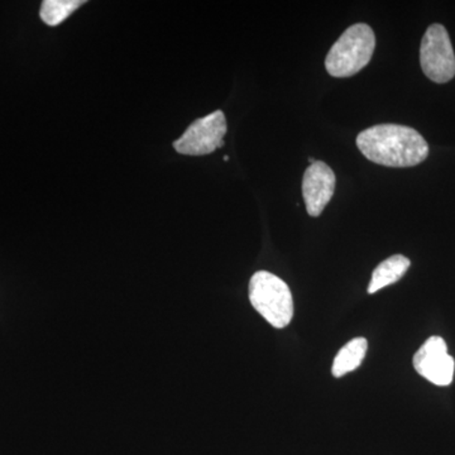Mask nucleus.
I'll return each instance as SVG.
<instances>
[{
  "label": "nucleus",
  "mask_w": 455,
  "mask_h": 455,
  "mask_svg": "<svg viewBox=\"0 0 455 455\" xmlns=\"http://www.w3.org/2000/svg\"><path fill=\"white\" fill-rule=\"evenodd\" d=\"M376 47V37L364 23L350 26L335 42L325 59V68L334 77H349L370 64Z\"/></svg>",
  "instance_id": "2"
},
{
  "label": "nucleus",
  "mask_w": 455,
  "mask_h": 455,
  "mask_svg": "<svg viewBox=\"0 0 455 455\" xmlns=\"http://www.w3.org/2000/svg\"><path fill=\"white\" fill-rule=\"evenodd\" d=\"M227 130L226 116L217 110L191 123L185 133L173 142V148L180 155H211L224 146Z\"/></svg>",
  "instance_id": "5"
},
{
  "label": "nucleus",
  "mask_w": 455,
  "mask_h": 455,
  "mask_svg": "<svg viewBox=\"0 0 455 455\" xmlns=\"http://www.w3.org/2000/svg\"><path fill=\"white\" fill-rule=\"evenodd\" d=\"M368 348L367 340L364 338H355L348 341L335 355L331 373L337 379H340L344 374L357 370L366 357Z\"/></svg>",
  "instance_id": "9"
},
{
  "label": "nucleus",
  "mask_w": 455,
  "mask_h": 455,
  "mask_svg": "<svg viewBox=\"0 0 455 455\" xmlns=\"http://www.w3.org/2000/svg\"><path fill=\"white\" fill-rule=\"evenodd\" d=\"M416 372L436 386H448L453 381L455 362L448 355L445 340L431 337L414 355Z\"/></svg>",
  "instance_id": "6"
},
{
  "label": "nucleus",
  "mask_w": 455,
  "mask_h": 455,
  "mask_svg": "<svg viewBox=\"0 0 455 455\" xmlns=\"http://www.w3.org/2000/svg\"><path fill=\"white\" fill-rule=\"evenodd\" d=\"M250 300L254 309L274 326L283 329L293 317L291 290L276 275L259 271L250 281Z\"/></svg>",
  "instance_id": "3"
},
{
  "label": "nucleus",
  "mask_w": 455,
  "mask_h": 455,
  "mask_svg": "<svg viewBox=\"0 0 455 455\" xmlns=\"http://www.w3.org/2000/svg\"><path fill=\"white\" fill-rule=\"evenodd\" d=\"M335 173L323 161H315L302 178V196L310 217H319L331 202L335 191Z\"/></svg>",
  "instance_id": "7"
},
{
  "label": "nucleus",
  "mask_w": 455,
  "mask_h": 455,
  "mask_svg": "<svg viewBox=\"0 0 455 455\" xmlns=\"http://www.w3.org/2000/svg\"><path fill=\"white\" fill-rule=\"evenodd\" d=\"M420 64L431 82L444 84L455 76V55L444 26L431 25L420 47Z\"/></svg>",
  "instance_id": "4"
},
{
  "label": "nucleus",
  "mask_w": 455,
  "mask_h": 455,
  "mask_svg": "<svg viewBox=\"0 0 455 455\" xmlns=\"http://www.w3.org/2000/svg\"><path fill=\"white\" fill-rule=\"evenodd\" d=\"M410 259L403 254H395L390 259L383 260L374 268L372 278L368 284V293H374L383 287L390 286L401 280L409 269Z\"/></svg>",
  "instance_id": "8"
},
{
  "label": "nucleus",
  "mask_w": 455,
  "mask_h": 455,
  "mask_svg": "<svg viewBox=\"0 0 455 455\" xmlns=\"http://www.w3.org/2000/svg\"><path fill=\"white\" fill-rule=\"evenodd\" d=\"M309 163H310L311 164H313L314 163H315V160H314V158H311V157H310V158H309Z\"/></svg>",
  "instance_id": "11"
},
{
  "label": "nucleus",
  "mask_w": 455,
  "mask_h": 455,
  "mask_svg": "<svg viewBox=\"0 0 455 455\" xmlns=\"http://www.w3.org/2000/svg\"><path fill=\"white\" fill-rule=\"evenodd\" d=\"M357 147L364 157L387 167H412L424 163L429 146L414 128L379 124L358 134Z\"/></svg>",
  "instance_id": "1"
},
{
  "label": "nucleus",
  "mask_w": 455,
  "mask_h": 455,
  "mask_svg": "<svg viewBox=\"0 0 455 455\" xmlns=\"http://www.w3.org/2000/svg\"><path fill=\"white\" fill-rule=\"evenodd\" d=\"M83 4H85L83 0H44L42 2L40 17L47 26H59Z\"/></svg>",
  "instance_id": "10"
}]
</instances>
